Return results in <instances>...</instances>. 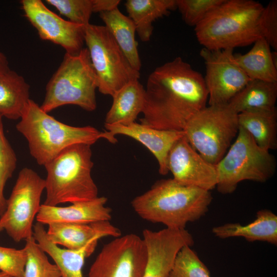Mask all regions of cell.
Returning a JSON list of instances; mask_svg holds the SVG:
<instances>
[{"label": "cell", "instance_id": "38", "mask_svg": "<svg viewBox=\"0 0 277 277\" xmlns=\"http://www.w3.org/2000/svg\"><path fill=\"white\" fill-rule=\"evenodd\" d=\"M2 230H3V228L2 227L1 225H0V232H1Z\"/></svg>", "mask_w": 277, "mask_h": 277}, {"label": "cell", "instance_id": "9", "mask_svg": "<svg viewBox=\"0 0 277 277\" xmlns=\"http://www.w3.org/2000/svg\"><path fill=\"white\" fill-rule=\"evenodd\" d=\"M84 39L101 93L112 96L128 82L139 80L140 72L131 66L105 26H86Z\"/></svg>", "mask_w": 277, "mask_h": 277}, {"label": "cell", "instance_id": "5", "mask_svg": "<svg viewBox=\"0 0 277 277\" xmlns=\"http://www.w3.org/2000/svg\"><path fill=\"white\" fill-rule=\"evenodd\" d=\"M91 145L76 144L63 150L44 165L46 199L43 204L58 206L93 200L98 188L91 176Z\"/></svg>", "mask_w": 277, "mask_h": 277}, {"label": "cell", "instance_id": "34", "mask_svg": "<svg viewBox=\"0 0 277 277\" xmlns=\"http://www.w3.org/2000/svg\"><path fill=\"white\" fill-rule=\"evenodd\" d=\"M259 25L263 38L276 51L277 1H271L264 7L260 17Z\"/></svg>", "mask_w": 277, "mask_h": 277}, {"label": "cell", "instance_id": "7", "mask_svg": "<svg viewBox=\"0 0 277 277\" xmlns=\"http://www.w3.org/2000/svg\"><path fill=\"white\" fill-rule=\"evenodd\" d=\"M217 191L224 194L233 192L242 181L264 183L271 179L276 163L269 151L260 147L252 137L239 127L234 143L215 165Z\"/></svg>", "mask_w": 277, "mask_h": 277}, {"label": "cell", "instance_id": "27", "mask_svg": "<svg viewBox=\"0 0 277 277\" xmlns=\"http://www.w3.org/2000/svg\"><path fill=\"white\" fill-rule=\"evenodd\" d=\"M277 83L251 80L228 102L236 113L276 108Z\"/></svg>", "mask_w": 277, "mask_h": 277}, {"label": "cell", "instance_id": "23", "mask_svg": "<svg viewBox=\"0 0 277 277\" xmlns=\"http://www.w3.org/2000/svg\"><path fill=\"white\" fill-rule=\"evenodd\" d=\"M100 15L131 66L140 72L141 61L135 37L136 28L133 21L118 8L100 13Z\"/></svg>", "mask_w": 277, "mask_h": 277}, {"label": "cell", "instance_id": "25", "mask_svg": "<svg viewBox=\"0 0 277 277\" xmlns=\"http://www.w3.org/2000/svg\"><path fill=\"white\" fill-rule=\"evenodd\" d=\"M239 127L245 130L261 148H277V112L272 110L245 111L238 113Z\"/></svg>", "mask_w": 277, "mask_h": 277}, {"label": "cell", "instance_id": "18", "mask_svg": "<svg viewBox=\"0 0 277 277\" xmlns=\"http://www.w3.org/2000/svg\"><path fill=\"white\" fill-rule=\"evenodd\" d=\"M107 199L104 196L88 201L77 202L61 207L41 205L36 216L37 222L43 225L54 223L90 224L109 221L111 209L106 206Z\"/></svg>", "mask_w": 277, "mask_h": 277}, {"label": "cell", "instance_id": "3", "mask_svg": "<svg viewBox=\"0 0 277 277\" xmlns=\"http://www.w3.org/2000/svg\"><path fill=\"white\" fill-rule=\"evenodd\" d=\"M264 7L252 0H224L194 27L198 42L209 50L254 43L263 37L259 19Z\"/></svg>", "mask_w": 277, "mask_h": 277}, {"label": "cell", "instance_id": "10", "mask_svg": "<svg viewBox=\"0 0 277 277\" xmlns=\"http://www.w3.org/2000/svg\"><path fill=\"white\" fill-rule=\"evenodd\" d=\"M45 180L35 171L24 168L19 172L0 225L16 242L33 236V222L41 205V198L45 190Z\"/></svg>", "mask_w": 277, "mask_h": 277}, {"label": "cell", "instance_id": "8", "mask_svg": "<svg viewBox=\"0 0 277 277\" xmlns=\"http://www.w3.org/2000/svg\"><path fill=\"white\" fill-rule=\"evenodd\" d=\"M238 114L228 104L206 106L188 121L185 136L204 159L216 165L238 133Z\"/></svg>", "mask_w": 277, "mask_h": 277}, {"label": "cell", "instance_id": "36", "mask_svg": "<svg viewBox=\"0 0 277 277\" xmlns=\"http://www.w3.org/2000/svg\"><path fill=\"white\" fill-rule=\"evenodd\" d=\"M10 69L6 56L0 50V74Z\"/></svg>", "mask_w": 277, "mask_h": 277}, {"label": "cell", "instance_id": "11", "mask_svg": "<svg viewBox=\"0 0 277 277\" xmlns=\"http://www.w3.org/2000/svg\"><path fill=\"white\" fill-rule=\"evenodd\" d=\"M146 260L142 238L133 233L121 235L103 246L87 277H143Z\"/></svg>", "mask_w": 277, "mask_h": 277}, {"label": "cell", "instance_id": "29", "mask_svg": "<svg viewBox=\"0 0 277 277\" xmlns=\"http://www.w3.org/2000/svg\"><path fill=\"white\" fill-rule=\"evenodd\" d=\"M168 277H211L206 266L191 246L182 247L177 253Z\"/></svg>", "mask_w": 277, "mask_h": 277}, {"label": "cell", "instance_id": "2", "mask_svg": "<svg viewBox=\"0 0 277 277\" xmlns=\"http://www.w3.org/2000/svg\"><path fill=\"white\" fill-rule=\"evenodd\" d=\"M210 191L180 184L173 179L157 181L150 189L131 202L134 211L143 219L162 223L166 228L183 229L208 211Z\"/></svg>", "mask_w": 277, "mask_h": 277}, {"label": "cell", "instance_id": "13", "mask_svg": "<svg viewBox=\"0 0 277 277\" xmlns=\"http://www.w3.org/2000/svg\"><path fill=\"white\" fill-rule=\"evenodd\" d=\"M21 4L42 39L61 46L69 54H76L83 49L85 26L62 18L41 0H23Z\"/></svg>", "mask_w": 277, "mask_h": 277}, {"label": "cell", "instance_id": "6", "mask_svg": "<svg viewBox=\"0 0 277 277\" xmlns=\"http://www.w3.org/2000/svg\"><path fill=\"white\" fill-rule=\"evenodd\" d=\"M97 80L87 48L76 54L66 53L48 82L41 109L47 113L66 105L92 111L96 109Z\"/></svg>", "mask_w": 277, "mask_h": 277}, {"label": "cell", "instance_id": "12", "mask_svg": "<svg viewBox=\"0 0 277 277\" xmlns=\"http://www.w3.org/2000/svg\"><path fill=\"white\" fill-rule=\"evenodd\" d=\"M200 55L206 66L204 79L209 105L228 104L251 81L236 61L232 49L203 48Z\"/></svg>", "mask_w": 277, "mask_h": 277}, {"label": "cell", "instance_id": "35", "mask_svg": "<svg viewBox=\"0 0 277 277\" xmlns=\"http://www.w3.org/2000/svg\"><path fill=\"white\" fill-rule=\"evenodd\" d=\"M119 0H93V12H104L118 8Z\"/></svg>", "mask_w": 277, "mask_h": 277}, {"label": "cell", "instance_id": "31", "mask_svg": "<svg viewBox=\"0 0 277 277\" xmlns=\"http://www.w3.org/2000/svg\"><path fill=\"white\" fill-rule=\"evenodd\" d=\"M69 21L85 26L90 24L93 12V0H46Z\"/></svg>", "mask_w": 277, "mask_h": 277}, {"label": "cell", "instance_id": "1", "mask_svg": "<svg viewBox=\"0 0 277 277\" xmlns=\"http://www.w3.org/2000/svg\"><path fill=\"white\" fill-rule=\"evenodd\" d=\"M145 89L140 123L151 128L183 130L188 121L206 107L204 77L179 56L156 67Z\"/></svg>", "mask_w": 277, "mask_h": 277}, {"label": "cell", "instance_id": "24", "mask_svg": "<svg viewBox=\"0 0 277 277\" xmlns=\"http://www.w3.org/2000/svg\"><path fill=\"white\" fill-rule=\"evenodd\" d=\"M125 6L136 32L145 42L150 40L153 22L177 9L176 0H127Z\"/></svg>", "mask_w": 277, "mask_h": 277}, {"label": "cell", "instance_id": "22", "mask_svg": "<svg viewBox=\"0 0 277 277\" xmlns=\"http://www.w3.org/2000/svg\"><path fill=\"white\" fill-rule=\"evenodd\" d=\"M245 54H234L239 65L251 80L277 83L276 51L264 38L255 41Z\"/></svg>", "mask_w": 277, "mask_h": 277}, {"label": "cell", "instance_id": "17", "mask_svg": "<svg viewBox=\"0 0 277 277\" xmlns=\"http://www.w3.org/2000/svg\"><path fill=\"white\" fill-rule=\"evenodd\" d=\"M48 238L55 244L71 250H77L97 244L102 238L121 235L120 229L109 221L90 224L54 223L48 225Z\"/></svg>", "mask_w": 277, "mask_h": 277}, {"label": "cell", "instance_id": "32", "mask_svg": "<svg viewBox=\"0 0 277 277\" xmlns=\"http://www.w3.org/2000/svg\"><path fill=\"white\" fill-rule=\"evenodd\" d=\"M176 8L182 19L189 26L195 27L224 0H176Z\"/></svg>", "mask_w": 277, "mask_h": 277}, {"label": "cell", "instance_id": "4", "mask_svg": "<svg viewBox=\"0 0 277 277\" xmlns=\"http://www.w3.org/2000/svg\"><path fill=\"white\" fill-rule=\"evenodd\" d=\"M20 119L16 129L28 141L30 154L41 165L68 147L81 144L91 146L99 139L107 138L105 131L93 127L72 126L56 120L31 99Z\"/></svg>", "mask_w": 277, "mask_h": 277}, {"label": "cell", "instance_id": "26", "mask_svg": "<svg viewBox=\"0 0 277 277\" xmlns=\"http://www.w3.org/2000/svg\"><path fill=\"white\" fill-rule=\"evenodd\" d=\"M30 86L22 75L11 69L0 74V114L9 119L20 118L30 100Z\"/></svg>", "mask_w": 277, "mask_h": 277}, {"label": "cell", "instance_id": "28", "mask_svg": "<svg viewBox=\"0 0 277 277\" xmlns=\"http://www.w3.org/2000/svg\"><path fill=\"white\" fill-rule=\"evenodd\" d=\"M25 241L27 258L24 277H61L57 266L49 261L33 236Z\"/></svg>", "mask_w": 277, "mask_h": 277}, {"label": "cell", "instance_id": "37", "mask_svg": "<svg viewBox=\"0 0 277 277\" xmlns=\"http://www.w3.org/2000/svg\"><path fill=\"white\" fill-rule=\"evenodd\" d=\"M0 277H12V276L9 275L8 274L3 272L0 271Z\"/></svg>", "mask_w": 277, "mask_h": 277}, {"label": "cell", "instance_id": "15", "mask_svg": "<svg viewBox=\"0 0 277 277\" xmlns=\"http://www.w3.org/2000/svg\"><path fill=\"white\" fill-rule=\"evenodd\" d=\"M142 239L147 251L143 277H168L178 252L194 244L192 235L185 229L166 228L157 231L146 229Z\"/></svg>", "mask_w": 277, "mask_h": 277}, {"label": "cell", "instance_id": "33", "mask_svg": "<svg viewBox=\"0 0 277 277\" xmlns=\"http://www.w3.org/2000/svg\"><path fill=\"white\" fill-rule=\"evenodd\" d=\"M26 258L24 247L16 249L0 246V271L12 277H24Z\"/></svg>", "mask_w": 277, "mask_h": 277}, {"label": "cell", "instance_id": "20", "mask_svg": "<svg viewBox=\"0 0 277 277\" xmlns=\"http://www.w3.org/2000/svg\"><path fill=\"white\" fill-rule=\"evenodd\" d=\"M212 231L220 239L242 237L248 242H266L276 245L277 216L270 210L262 209L257 212L256 219L247 225L228 223L213 227Z\"/></svg>", "mask_w": 277, "mask_h": 277}, {"label": "cell", "instance_id": "21", "mask_svg": "<svg viewBox=\"0 0 277 277\" xmlns=\"http://www.w3.org/2000/svg\"><path fill=\"white\" fill-rule=\"evenodd\" d=\"M112 105L106 114L105 125H128L135 122L142 113L145 89L138 80L131 81L112 96Z\"/></svg>", "mask_w": 277, "mask_h": 277}, {"label": "cell", "instance_id": "30", "mask_svg": "<svg viewBox=\"0 0 277 277\" xmlns=\"http://www.w3.org/2000/svg\"><path fill=\"white\" fill-rule=\"evenodd\" d=\"M2 117L0 114V216L7 206L4 189L7 181L12 175L17 161L15 153L5 135Z\"/></svg>", "mask_w": 277, "mask_h": 277}, {"label": "cell", "instance_id": "16", "mask_svg": "<svg viewBox=\"0 0 277 277\" xmlns=\"http://www.w3.org/2000/svg\"><path fill=\"white\" fill-rule=\"evenodd\" d=\"M104 126L114 143L116 142V135H124L145 146L157 160L159 172L163 175L169 172L167 158L171 148L185 135L183 130L157 129L136 122L128 125H105Z\"/></svg>", "mask_w": 277, "mask_h": 277}, {"label": "cell", "instance_id": "14", "mask_svg": "<svg viewBox=\"0 0 277 277\" xmlns=\"http://www.w3.org/2000/svg\"><path fill=\"white\" fill-rule=\"evenodd\" d=\"M169 172L178 183L210 191L217 184L215 165L204 159L189 143L185 135L171 148L167 158Z\"/></svg>", "mask_w": 277, "mask_h": 277}, {"label": "cell", "instance_id": "19", "mask_svg": "<svg viewBox=\"0 0 277 277\" xmlns=\"http://www.w3.org/2000/svg\"><path fill=\"white\" fill-rule=\"evenodd\" d=\"M33 236L42 249L53 260L61 277H83L82 270L85 259L97 246L93 244L77 250L62 248L48 238L44 225L38 222L33 225Z\"/></svg>", "mask_w": 277, "mask_h": 277}]
</instances>
